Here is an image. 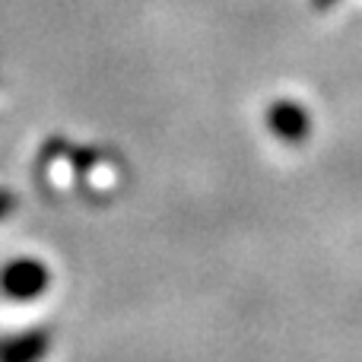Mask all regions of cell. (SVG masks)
I'll return each instance as SVG.
<instances>
[{"mask_svg": "<svg viewBox=\"0 0 362 362\" xmlns=\"http://www.w3.org/2000/svg\"><path fill=\"white\" fill-rule=\"evenodd\" d=\"M51 274L35 257H19L0 270V293L13 302H32L48 289Z\"/></svg>", "mask_w": 362, "mask_h": 362, "instance_id": "6da1fadb", "label": "cell"}, {"mask_svg": "<svg viewBox=\"0 0 362 362\" xmlns=\"http://www.w3.org/2000/svg\"><path fill=\"white\" fill-rule=\"evenodd\" d=\"M267 127L283 140V144H302L312 134V118L299 102H274L267 108Z\"/></svg>", "mask_w": 362, "mask_h": 362, "instance_id": "7a4b0ae2", "label": "cell"}, {"mask_svg": "<svg viewBox=\"0 0 362 362\" xmlns=\"http://www.w3.org/2000/svg\"><path fill=\"white\" fill-rule=\"evenodd\" d=\"M51 346V334L45 327L23 331L16 337L0 340V362H42Z\"/></svg>", "mask_w": 362, "mask_h": 362, "instance_id": "3957f363", "label": "cell"}, {"mask_svg": "<svg viewBox=\"0 0 362 362\" xmlns=\"http://www.w3.org/2000/svg\"><path fill=\"white\" fill-rule=\"evenodd\" d=\"M315 6H318V10H331L334 4H340V0H312Z\"/></svg>", "mask_w": 362, "mask_h": 362, "instance_id": "277c9868", "label": "cell"}]
</instances>
